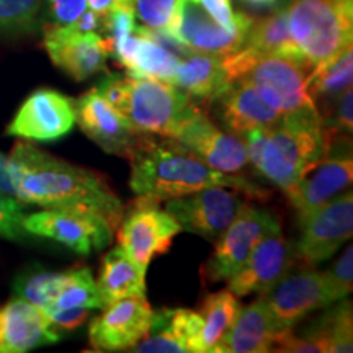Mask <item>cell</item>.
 I'll return each mask as SVG.
<instances>
[{
	"instance_id": "6da1fadb",
	"label": "cell",
	"mask_w": 353,
	"mask_h": 353,
	"mask_svg": "<svg viewBox=\"0 0 353 353\" xmlns=\"http://www.w3.org/2000/svg\"><path fill=\"white\" fill-rule=\"evenodd\" d=\"M8 169L17 198L28 206L90 213L113 229L125 213L120 196L99 174L52 156L30 141L20 139L13 145Z\"/></svg>"
},
{
	"instance_id": "7a4b0ae2",
	"label": "cell",
	"mask_w": 353,
	"mask_h": 353,
	"mask_svg": "<svg viewBox=\"0 0 353 353\" xmlns=\"http://www.w3.org/2000/svg\"><path fill=\"white\" fill-rule=\"evenodd\" d=\"M128 161L130 187L138 196L167 201L210 187L236 188L252 200H267V190L244 175L226 174L206 165L175 139L139 134Z\"/></svg>"
},
{
	"instance_id": "3957f363",
	"label": "cell",
	"mask_w": 353,
	"mask_h": 353,
	"mask_svg": "<svg viewBox=\"0 0 353 353\" xmlns=\"http://www.w3.org/2000/svg\"><path fill=\"white\" fill-rule=\"evenodd\" d=\"M250 165L288 195L329 151L330 136L319 113L285 114L275 126L242 136Z\"/></svg>"
},
{
	"instance_id": "277c9868",
	"label": "cell",
	"mask_w": 353,
	"mask_h": 353,
	"mask_svg": "<svg viewBox=\"0 0 353 353\" xmlns=\"http://www.w3.org/2000/svg\"><path fill=\"white\" fill-rule=\"evenodd\" d=\"M94 90L141 134L174 138L180 125L200 108L183 90L154 79L107 76Z\"/></svg>"
},
{
	"instance_id": "5b68a950",
	"label": "cell",
	"mask_w": 353,
	"mask_h": 353,
	"mask_svg": "<svg viewBox=\"0 0 353 353\" xmlns=\"http://www.w3.org/2000/svg\"><path fill=\"white\" fill-rule=\"evenodd\" d=\"M223 69L229 82L244 79L252 83L262 99L283 117L319 113L307 94V76L312 70L307 61L259 54L242 46L239 51L223 57Z\"/></svg>"
},
{
	"instance_id": "8992f818",
	"label": "cell",
	"mask_w": 353,
	"mask_h": 353,
	"mask_svg": "<svg viewBox=\"0 0 353 353\" xmlns=\"http://www.w3.org/2000/svg\"><path fill=\"white\" fill-rule=\"evenodd\" d=\"M285 10L291 37L312 68L352 44L353 0H286Z\"/></svg>"
},
{
	"instance_id": "52a82bcc",
	"label": "cell",
	"mask_w": 353,
	"mask_h": 353,
	"mask_svg": "<svg viewBox=\"0 0 353 353\" xmlns=\"http://www.w3.org/2000/svg\"><path fill=\"white\" fill-rule=\"evenodd\" d=\"M117 229L118 245L144 272L157 255L169 252L174 239L182 232L174 216L162 210L159 201L144 196L123 213Z\"/></svg>"
},
{
	"instance_id": "ba28073f",
	"label": "cell",
	"mask_w": 353,
	"mask_h": 353,
	"mask_svg": "<svg viewBox=\"0 0 353 353\" xmlns=\"http://www.w3.org/2000/svg\"><path fill=\"white\" fill-rule=\"evenodd\" d=\"M352 234L353 193L348 188L299 223V237L294 242L298 262L317 267L334 257Z\"/></svg>"
},
{
	"instance_id": "9c48e42d",
	"label": "cell",
	"mask_w": 353,
	"mask_h": 353,
	"mask_svg": "<svg viewBox=\"0 0 353 353\" xmlns=\"http://www.w3.org/2000/svg\"><path fill=\"white\" fill-rule=\"evenodd\" d=\"M276 223H280V219L270 210L247 201L226 231L214 241V250L206 260L201 275L210 283L231 280L244 265L260 237Z\"/></svg>"
},
{
	"instance_id": "30bf717a",
	"label": "cell",
	"mask_w": 353,
	"mask_h": 353,
	"mask_svg": "<svg viewBox=\"0 0 353 353\" xmlns=\"http://www.w3.org/2000/svg\"><path fill=\"white\" fill-rule=\"evenodd\" d=\"M353 159L350 136H335L330 139L324 159L311 169L291 193L286 195L296 213L298 224L312 211L325 205L352 187Z\"/></svg>"
},
{
	"instance_id": "8fae6325",
	"label": "cell",
	"mask_w": 353,
	"mask_h": 353,
	"mask_svg": "<svg viewBox=\"0 0 353 353\" xmlns=\"http://www.w3.org/2000/svg\"><path fill=\"white\" fill-rule=\"evenodd\" d=\"M23 228L33 237L54 241L79 255L103 250L112 242L114 232L100 216L54 208L25 214Z\"/></svg>"
},
{
	"instance_id": "7c38bea8",
	"label": "cell",
	"mask_w": 353,
	"mask_h": 353,
	"mask_svg": "<svg viewBox=\"0 0 353 353\" xmlns=\"http://www.w3.org/2000/svg\"><path fill=\"white\" fill-rule=\"evenodd\" d=\"M245 198L236 188L210 187L167 200L164 210L174 216L182 231L214 242L239 214Z\"/></svg>"
},
{
	"instance_id": "4fadbf2b",
	"label": "cell",
	"mask_w": 353,
	"mask_h": 353,
	"mask_svg": "<svg viewBox=\"0 0 353 353\" xmlns=\"http://www.w3.org/2000/svg\"><path fill=\"white\" fill-rule=\"evenodd\" d=\"M263 298L280 330L293 329L307 314L332 304L324 272L303 262L294 263Z\"/></svg>"
},
{
	"instance_id": "5bb4252c",
	"label": "cell",
	"mask_w": 353,
	"mask_h": 353,
	"mask_svg": "<svg viewBox=\"0 0 353 353\" xmlns=\"http://www.w3.org/2000/svg\"><path fill=\"white\" fill-rule=\"evenodd\" d=\"M252 21L249 15L234 28H226L211 19L196 0H180L167 37L187 51L226 57L244 46Z\"/></svg>"
},
{
	"instance_id": "9a60e30c",
	"label": "cell",
	"mask_w": 353,
	"mask_h": 353,
	"mask_svg": "<svg viewBox=\"0 0 353 353\" xmlns=\"http://www.w3.org/2000/svg\"><path fill=\"white\" fill-rule=\"evenodd\" d=\"M76 126L74 100L54 88H38L26 97L8 123L6 134L30 143H54Z\"/></svg>"
},
{
	"instance_id": "2e32d148",
	"label": "cell",
	"mask_w": 353,
	"mask_h": 353,
	"mask_svg": "<svg viewBox=\"0 0 353 353\" xmlns=\"http://www.w3.org/2000/svg\"><path fill=\"white\" fill-rule=\"evenodd\" d=\"M172 139L216 170L241 175L250 165L244 139L216 125L203 108L190 114Z\"/></svg>"
},
{
	"instance_id": "e0dca14e",
	"label": "cell",
	"mask_w": 353,
	"mask_h": 353,
	"mask_svg": "<svg viewBox=\"0 0 353 353\" xmlns=\"http://www.w3.org/2000/svg\"><path fill=\"white\" fill-rule=\"evenodd\" d=\"M298 262L294 242L288 241L276 223L260 237L244 265L228 281V288L237 298L268 293Z\"/></svg>"
},
{
	"instance_id": "ac0fdd59",
	"label": "cell",
	"mask_w": 353,
	"mask_h": 353,
	"mask_svg": "<svg viewBox=\"0 0 353 353\" xmlns=\"http://www.w3.org/2000/svg\"><path fill=\"white\" fill-rule=\"evenodd\" d=\"M43 37V46L51 63L74 81H87L107 70L112 44L100 33H79L69 25L46 23Z\"/></svg>"
},
{
	"instance_id": "d6986e66",
	"label": "cell",
	"mask_w": 353,
	"mask_h": 353,
	"mask_svg": "<svg viewBox=\"0 0 353 353\" xmlns=\"http://www.w3.org/2000/svg\"><path fill=\"white\" fill-rule=\"evenodd\" d=\"M152 317L154 309L145 296L120 299L90 322L88 341L99 352H130L148 335Z\"/></svg>"
},
{
	"instance_id": "ffe728a7",
	"label": "cell",
	"mask_w": 353,
	"mask_h": 353,
	"mask_svg": "<svg viewBox=\"0 0 353 353\" xmlns=\"http://www.w3.org/2000/svg\"><path fill=\"white\" fill-rule=\"evenodd\" d=\"M76 125L87 138L107 154L130 159L141 132L134 131L125 117L99 92L88 90L74 100Z\"/></svg>"
},
{
	"instance_id": "44dd1931",
	"label": "cell",
	"mask_w": 353,
	"mask_h": 353,
	"mask_svg": "<svg viewBox=\"0 0 353 353\" xmlns=\"http://www.w3.org/2000/svg\"><path fill=\"white\" fill-rule=\"evenodd\" d=\"M211 103L219 126L239 138L250 131L268 130L283 117L262 99L252 83L244 79L229 82Z\"/></svg>"
},
{
	"instance_id": "7402d4cb",
	"label": "cell",
	"mask_w": 353,
	"mask_h": 353,
	"mask_svg": "<svg viewBox=\"0 0 353 353\" xmlns=\"http://www.w3.org/2000/svg\"><path fill=\"white\" fill-rule=\"evenodd\" d=\"M61 341L41 309L13 296L0 307V353H25Z\"/></svg>"
},
{
	"instance_id": "603a6c76",
	"label": "cell",
	"mask_w": 353,
	"mask_h": 353,
	"mask_svg": "<svg viewBox=\"0 0 353 353\" xmlns=\"http://www.w3.org/2000/svg\"><path fill=\"white\" fill-rule=\"evenodd\" d=\"M201 316L183 307L154 311L151 329L130 352L136 353H198Z\"/></svg>"
},
{
	"instance_id": "cb8c5ba5",
	"label": "cell",
	"mask_w": 353,
	"mask_h": 353,
	"mask_svg": "<svg viewBox=\"0 0 353 353\" xmlns=\"http://www.w3.org/2000/svg\"><path fill=\"white\" fill-rule=\"evenodd\" d=\"M286 330L276 327L263 294L241 307L232 327L216 345L213 353H267L273 352Z\"/></svg>"
},
{
	"instance_id": "d4e9b609",
	"label": "cell",
	"mask_w": 353,
	"mask_h": 353,
	"mask_svg": "<svg viewBox=\"0 0 353 353\" xmlns=\"http://www.w3.org/2000/svg\"><path fill=\"white\" fill-rule=\"evenodd\" d=\"M97 286L105 306L125 298H143L145 296V272L117 245L101 259Z\"/></svg>"
},
{
	"instance_id": "484cf974",
	"label": "cell",
	"mask_w": 353,
	"mask_h": 353,
	"mask_svg": "<svg viewBox=\"0 0 353 353\" xmlns=\"http://www.w3.org/2000/svg\"><path fill=\"white\" fill-rule=\"evenodd\" d=\"M170 83L192 99L211 101L229 81L223 69V57L188 51L187 56L179 61Z\"/></svg>"
},
{
	"instance_id": "4316f807",
	"label": "cell",
	"mask_w": 353,
	"mask_h": 353,
	"mask_svg": "<svg viewBox=\"0 0 353 353\" xmlns=\"http://www.w3.org/2000/svg\"><path fill=\"white\" fill-rule=\"evenodd\" d=\"M353 48L352 44L337 56L312 68L307 76V94L321 114L337 100V97L352 87Z\"/></svg>"
},
{
	"instance_id": "83f0119b",
	"label": "cell",
	"mask_w": 353,
	"mask_h": 353,
	"mask_svg": "<svg viewBox=\"0 0 353 353\" xmlns=\"http://www.w3.org/2000/svg\"><path fill=\"white\" fill-rule=\"evenodd\" d=\"M244 48H249L259 54H276L306 61L290 33L285 6L276 7L270 15L252 21Z\"/></svg>"
},
{
	"instance_id": "f1b7e54d",
	"label": "cell",
	"mask_w": 353,
	"mask_h": 353,
	"mask_svg": "<svg viewBox=\"0 0 353 353\" xmlns=\"http://www.w3.org/2000/svg\"><path fill=\"white\" fill-rule=\"evenodd\" d=\"M241 303L231 290H219L205 298L201 304V330L198 353H213L218 343L232 327L241 311Z\"/></svg>"
},
{
	"instance_id": "f546056e",
	"label": "cell",
	"mask_w": 353,
	"mask_h": 353,
	"mask_svg": "<svg viewBox=\"0 0 353 353\" xmlns=\"http://www.w3.org/2000/svg\"><path fill=\"white\" fill-rule=\"evenodd\" d=\"M136 34H138V48H136L134 63L128 70V76L170 83L180 57L159 41L148 26H136Z\"/></svg>"
},
{
	"instance_id": "4dcf8cb0",
	"label": "cell",
	"mask_w": 353,
	"mask_h": 353,
	"mask_svg": "<svg viewBox=\"0 0 353 353\" xmlns=\"http://www.w3.org/2000/svg\"><path fill=\"white\" fill-rule=\"evenodd\" d=\"M72 307H83L90 311L105 307L94 273L88 267H77L64 272V283L51 309Z\"/></svg>"
},
{
	"instance_id": "1f68e13d",
	"label": "cell",
	"mask_w": 353,
	"mask_h": 353,
	"mask_svg": "<svg viewBox=\"0 0 353 353\" xmlns=\"http://www.w3.org/2000/svg\"><path fill=\"white\" fill-rule=\"evenodd\" d=\"M64 283V272H48L43 268H28L13 281L15 296L30 301L46 312L52 307L54 299Z\"/></svg>"
},
{
	"instance_id": "d6a6232c",
	"label": "cell",
	"mask_w": 353,
	"mask_h": 353,
	"mask_svg": "<svg viewBox=\"0 0 353 353\" xmlns=\"http://www.w3.org/2000/svg\"><path fill=\"white\" fill-rule=\"evenodd\" d=\"M44 0H0V34L23 37L41 26Z\"/></svg>"
},
{
	"instance_id": "836d02e7",
	"label": "cell",
	"mask_w": 353,
	"mask_h": 353,
	"mask_svg": "<svg viewBox=\"0 0 353 353\" xmlns=\"http://www.w3.org/2000/svg\"><path fill=\"white\" fill-rule=\"evenodd\" d=\"M321 321L329 335V353H350L353 350L352 303L341 299L321 316Z\"/></svg>"
},
{
	"instance_id": "e575fe53",
	"label": "cell",
	"mask_w": 353,
	"mask_h": 353,
	"mask_svg": "<svg viewBox=\"0 0 353 353\" xmlns=\"http://www.w3.org/2000/svg\"><path fill=\"white\" fill-rule=\"evenodd\" d=\"M25 203L0 190V237L12 242H26L34 239L23 228L26 214Z\"/></svg>"
},
{
	"instance_id": "d590c367",
	"label": "cell",
	"mask_w": 353,
	"mask_h": 353,
	"mask_svg": "<svg viewBox=\"0 0 353 353\" xmlns=\"http://www.w3.org/2000/svg\"><path fill=\"white\" fill-rule=\"evenodd\" d=\"M179 2L180 0H132V8L141 23L167 37Z\"/></svg>"
},
{
	"instance_id": "8d00e7d4",
	"label": "cell",
	"mask_w": 353,
	"mask_h": 353,
	"mask_svg": "<svg viewBox=\"0 0 353 353\" xmlns=\"http://www.w3.org/2000/svg\"><path fill=\"white\" fill-rule=\"evenodd\" d=\"M330 301L337 303L345 299L353 290V247L347 245L341 257L324 272Z\"/></svg>"
},
{
	"instance_id": "74e56055",
	"label": "cell",
	"mask_w": 353,
	"mask_h": 353,
	"mask_svg": "<svg viewBox=\"0 0 353 353\" xmlns=\"http://www.w3.org/2000/svg\"><path fill=\"white\" fill-rule=\"evenodd\" d=\"M330 139L335 136H352L353 130V92L347 88L330 107L321 114Z\"/></svg>"
},
{
	"instance_id": "f35d334b",
	"label": "cell",
	"mask_w": 353,
	"mask_h": 353,
	"mask_svg": "<svg viewBox=\"0 0 353 353\" xmlns=\"http://www.w3.org/2000/svg\"><path fill=\"white\" fill-rule=\"evenodd\" d=\"M87 8V0H44V10L50 25L65 26L74 23Z\"/></svg>"
},
{
	"instance_id": "ab89813d",
	"label": "cell",
	"mask_w": 353,
	"mask_h": 353,
	"mask_svg": "<svg viewBox=\"0 0 353 353\" xmlns=\"http://www.w3.org/2000/svg\"><path fill=\"white\" fill-rule=\"evenodd\" d=\"M50 321L51 327L56 334H69L82 327L90 317V309L72 307V309H50L44 312Z\"/></svg>"
},
{
	"instance_id": "60d3db41",
	"label": "cell",
	"mask_w": 353,
	"mask_h": 353,
	"mask_svg": "<svg viewBox=\"0 0 353 353\" xmlns=\"http://www.w3.org/2000/svg\"><path fill=\"white\" fill-rule=\"evenodd\" d=\"M196 2L208 12L211 19L226 28H234L249 17L244 12H234L231 0H196Z\"/></svg>"
},
{
	"instance_id": "b9f144b4",
	"label": "cell",
	"mask_w": 353,
	"mask_h": 353,
	"mask_svg": "<svg viewBox=\"0 0 353 353\" xmlns=\"http://www.w3.org/2000/svg\"><path fill=\"white\" fill-rule=\"evenodd\" d=\"M88 8L99 13L101 17H107L114 8L123 6H132V0H87Z\"/></svg>"
},
{
	"instance_id": "7bdbcfd3",
	"label": "cell",
	"mask_w": 353,
	"mask_h": 353,
	"mask_svg": "<svg viewBox=\"0 0 353 353\" xmlns=\"http://www.w3.org/2000/svg\"><path fill=\"white\" fill-rule=\"evenodd\" d=\"M0 190L8 193V195L15 196V187H13V180L8 169V156L0 152Z\"/></svg>"
},
{
	"instance_id": "ee69618b",
	"label": "cell",
	"mask_w": 353,
	"mask_h": 353,
	"mask_svg": "<svg viewBox=\"0 0 353 353\" xmlns=\"http://www.w3.org/2000/svg\"><path fill=\"white\" fill-rule=\"evenodd\" d=\"M245 2L254 3V6L260 7H276L280 3V0H245Z\"/></svg>"
}]
</instances>
